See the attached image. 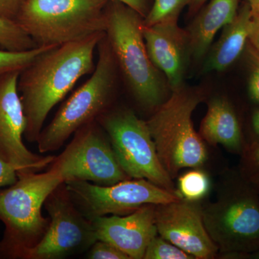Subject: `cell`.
<instances>
[{
	"instance_id": "cell-1",
	"label": "cell",
	"mask_w": 259,
	"mask_h": 259,
	"mask_svg": "<svg viewBox=\"0 0 259 259\" xmlns=\"http://www.w3.org/2000/svg\"><path fill=\"white\" fill-rule=\"evenodd\" d=\"M105 32L48 48L18 78V89L26 119L24 137L37 143L51 110L85 75L95 69L94 55Z\"/></svg>"
},
{
	"instance_id": "cell-2",
	"label": "cell",
	"mask_w": 259,
	"mask_h": 259,
	"mask_svg": "<svg viewBox=\"0 0 259 259\" xmlns=\"http://www.w3.org/2000/svg\"><path fill=\"white\" fill-rule=\"evenodd\" d=\"M105 15V35L120 76L141 107L157 108L165 101L168 84L148 56L144 17L117 0H108Z\"/></svg>"
},
{
	"instance_id": "cell-3",
	"label": "cell",
	"mask_w": 259,
	"mask_h": 259,
	"mask_svg": "<svg viewBox=\"0 0 259 259\" xmlns=\"http://www.w3.org/2000/svg\"><path fill=\"white\" fill-rule=\"evenodd\" d=\"M64 179L48 171L18 175L17 182L0 190V221L5 231L0 240V258L24 259L47 233L50 219L42 207L49 194Z\"/></svg>"
},
{
	"instance_id": "cell-4",
	"label": "cell",
	"mask_w": 259,
	"mask_h": 259,
	"mask_svg": "<svg viewBox=\"0 0 259 259\" xmlns=\"http://www.w3.org/2000/svg\"><path fill=\"white\" fill-rule=\"evenodd\" d=\"M98 61L91 77L62 104L37 144L39 152L57 151L83 126L111 109L120 78L118 67L106 35L97 46Z\"/></svg>"
},
{
	"instance_id": "cell-5",
	"label": "cell",
	"mask_w": 259,
	"mask_h": 259,
	"mask_svg": "<svg viewBox=\"0 0 259 259\" xmlns=\"http://www.w3.org/2000/svg\"><path fill=\"white\" fill-rule=\"evenodd\" d=\"M108 0H25L15 21L37 47L77 41L106 30Z\"/></svg>"
},
{
	"instance_id": "cell-6",
	"label": "cell",
	"mask_w": 259,
	"mask_h": 259,
	"mask_svg": "<svg viewBox=\"0 0 259 259\" xmlns=\"http://www.w3.org/2000/svg\"><path fill=\"white\" fill-rule=\"evenodd\" d=\"M202 100L198 90L183 86L173 91L146 121L160 161L171 178L182 168L198 167L207 160L205 146L192 120Z\"/></svg>"
},
{
	"instance_id": "cell-7",
	"label": "cell",
	"mask_w": 259,
	"mask_h": 259,
	"mask_svg": "<svg viewBox=\"0 0 259 259\" xmlns=\"http://www.w3.org/2000/svg\"><path fill=\"white\" fill-rule=\"evenodd\" d=\"M232 176L221 199L202 209V218L218 250L250 257L259 250V196L241 172Z\"/></svg>"
},
{
	"instance_id": "cell-8",
	"label": "cell",
	"mask_w": 259,
	"mask_h": 259,
	"mask_svg": "<svg viewBox=\"0 0 259 259\" xmlns=\"http://www.w3.org/2000/svg\"><path fill=\"white\" fill-rule=\"evenodd\" d=\"M122 170L131 179H144L174 190L172 178L162 165L146 123L129 109H110L97 120Z\"/></svg>"
},
{
	"instance_id": "cell-9",
	"label": "cell",
	"mask_w": 259,
	"mask_h": 259,
	"mask_svg": "<svg viewBox=\"0 0 259 259\" xmlns=\"http://www.w3.org/2000/svg\"><path fill=\"white\" fill-rule=\"evenodd\" d=\"M49 167L57 171L65 182L87 181L109 186L131 179L122 170L106 133L97 121L76 131Z\"/></svg>"
},
{
	"instance_id": "cell-10",
	"label": "cell",
	"mask_w": 259,
	"mask_h": 259,
	"mask_svg": "<svg viewBox=\"0 0 259 259\" xmlns=\"http://www.w3.org/2000/svg\"><path fill=\"white\" fill-rule=\"evenodd\" d=\"M66 185L76 207L90 221L110 214H130L148 204L157 205L182 199L178 192L162 188L144 179H129L109 186L80 180L69 181Z\"/></svg>"
},
{
	"instance_id": "cell-11",
	"label": "cell",
	"mask_w": 259,
	"mask_h": 259,
	"mask_svg": "<svg viewBox=\"0 0 259 259\" xmlns=\"http://www.w3.org/2000/svg\"><path fill=\"white\" fill-rule=\"evenodd\" d=\"M50 219L41 241L24 259H61L90 249L97 241L93 222L71 198L66 182L53 191L44 204Z\"/></svg>"
},
{
	"instance_id": "cell-12",
	"label": "cell",
	"mask_w": 259,
	"mask_h": 259,
	"mask_svg": "<svg viewBox=\"0 0 259 259\" xmlns=\"http://www.w3.org/2000/svg\"><path fill=\"white\" fill-rule=\"evenodd\" d=\"M20 73L0 75V158L14 167L18 175L42 171L55 158L32 152L24 144L26 119L18 89Z\"/></svg>"
},
{
	"instance_id": "cell-13",
	"label": "cell",
	"mask_w": 259,
	"mask_h": 259,
	"mask_svg": "<svg viewBox=\"0 0 259 259\" xmlns=\"http://www.w3.org/2000/svg\"><path fill=\"white\" fill-rule=\"evenodd\" d=\"M158 234L194 258H213L218 247L210 238L196 202L180 199L155 206Z\"/></svg>"
},
{
	"instance_id": "cell-14",
	"label": "cell",
	"mask_w": 259,
	"mask_h": 259,
	"mask_svg": "<svg viewBox=\"0 0 259 259\" xmlns=\"http://www.w3.org/2000/svg\"><path fill=\"white\" fill-rule=\"evenodd\" d=\"M155 206H143L125 216L112 214L93 220L97 240L118 248L129 259H142L148 244L157 236Z\"/></svg>"
},
{
	"instance_id": "cell-15",
	"label": "cell",
	"mask_w": 259,
	"mask_h": 259,
	"mask_svg": "<svg viewBox=\"0 0 259 259\" xmlns=\"http://www.w3.org/2000/svg\"><path fill=\"white\" fill-rule=\"evenodd\" d=\"M146 50L151 62L165 75L172 92L184 86L191 56L187 30L176 23H159L144 28Z\"/></svg>"
},
{
	"instance_id": "cell-16",
	"label": "cell",
	"mask_w": 259,
	"mask_h": 259,
	"mask_svg": "<svg viewBox=\"0 0 259 259\" xmlns=\"http://www.w3.org/2000/svg\"><path fill=\"white\" fill-rule=\"evenodd\" d=\"M238 8L239 0H210L197 12L186 30L194 60H200L207 55L216 34L235 18Z\"/></svg>"
},
{
	"instance_id": "cell-17",
	"label": "cell",
	"mask_w": 259,
	"mask_h": 259,
	"mask_svg": "<svg viewBox=\"0 0 259 259\" xmlns=\"http://www.w3.org/2000/svg\"><path fill=\"white\" fill-rule=\"evenodd\" d=\"M200 136L210 144H221L232 152L241 153L247 146L234 107L224 97L212 99L201 122Z\"/></svg>"
},
{
	"instance_id": "cell-18",
	"label": "cell",
	"mask_w": 259,
	"mask_h": 259,
	"mask_svg": "<svg viewBox=\"0 0 259 259\" xmlns=\"http://www.w3.org/2000/svg\"><path fill=\"white\" fill-rule=\"evenodd\" d=\"M251 13L245 1L235 18L223 28L221 37L209 49L204 64V72L223 71L241 56L248 42Z\"/></svg>"
},
{
	"instance_id": "cell-19",
	"label": "cell",
	"mask_w": 259,
	"mask_h": 259,
	"mask_svg": "<svg viewBox=\"0 0 259 259\" xmlns=\"http://www.w3.org/2000/svg\"><path fill=\"white\" fill-rule=\"evenodd\" d=\"M37 48L14 20L0 17V49L10 51H26Z\"/></svg>"
},
{
	"instance_id": "cell-20",
	"label": "cell",
	"mask_w": 259,
	"mask_h": 259,
	"mask_svg": "<svg viewBox=\"0 0 259 259\" xmlns=\"http://www.w3.org/2000/svg\"><path fill=\"white\" fill-rule=\"evenodd\" d=\"M192 0H153L149 13L144 19V26L159 23H178L179 17Z\"/></svg>"
},
{
	"instance_id": "cell-21",
	"label": "cell",
	"mask_w": 259,
	"mask_h": 259,
	"mask_svg": "<svg viewBox=\"0 0 259 259\" xmlns=\"http://www.w3.org/2000/svg\"><path fill=\"white\" fill-rule=\"evenodd\" d=\"M209 189L208 177L198 170L187 172L179 180L178 192L186 200L196 202L203 198Z\"/></svg>"
},
{
	"instance_id": "cell-22",
	"label": "cell",
	"mask_w": 259,
	"mask_h": 259,
	"mask_svg": "<svg viewBox=\"0 0 259 259\" xmlns=\"http://www.w3.org/2000/svg\"><path fill=\"white\" fill-rule=\"evenodd\" d=\"M47 47H37L26 51H10L0 49V75L11 72L21 71L28 66L35 57Z\"/></svg>"
},
{
	"instance_id": "cell-23",
	"label": "cell",
	"mask_w": 259,
	"mask_h": 259,
	"mask_svg": "<svg viewBox=\"0 0 259 259\" xmlns=\"http://www.w3.org/2000/svg\"><path fill=\"white\" fill-rule=\"evenodd\" d=\"M144 258L192 259L194 257L157 235L148 244Z\"/></svg>"
},
{
	"instance_id": "cell-24",
	"label": "cell",
	"mask_w": 259,
	"mask_h": 259,
	"mask_svg": "<svg viewBox=\"0 0 259 259\" xmlns=\"http://www.w3.org/2000/svg\"><path fill=\"white\" fill-rule=\"evenodd\" d=\"M245 54L249 67L248 90L250 100L259 105V53L248 42Z\"/></svg>"
},
{
	"instance_id": "cell-25",
	"label": "cell",
	"mask_w": 259,
	"mask_h": 259,
	"mask_svg": "<svg viewBox=\"0 0 259 259\" xmlns=\"http://www.w3.org/2000/svg\"><path fill=\"white\" fill-rule=\"evenodd\" d=\"M241 174L250 180L259 175V142L247 144L242 153Z\"/></svg>"
},
{
	"instance_id": "cell-26",
	"label": "cell",
	"mask_w": 259,
	"mask_h": 259,
	"mask_svg": "<svg viewBox=\"0 0 259 259\" xmlns=\"http://www.w3.org/2000/svg\"><path fill=\"white\" fill-rule=\"evenodd\" d=\"M88 258L90 259H129L128 256L113 245L107 242H96L88 250Z\"/></svg>"
},
{
	"instance_id": "cell-27",
	"label": "cell",
	"mask_w": 259,
	"mask_h": 259,
	"mask_svg": "<svg viewBox=\"0 0 259 259\" xmlns=\"http://www.w3.org/2000/svg\"><path fill=\"white\" fill-rule=\"evenodd\" d=\"M18 179V173L14 167L0 158V188L13 185Z\"/></svg>"
},
{
	"instance_id": "cell-28",
	"label": "cell",
	"mask_w": 259,
	"mask_h": 259,
	"mask_svg": "<svg viewBox=\"0 0 259 259\" xmlns=\"http://www.w3.org/2000/svg\"><path fill=\"white\" fill-rule=\"evenodd\" d=\"M25 0H0V17L14 20Z\"/></svg>"
},
{
	"instance_id": "cell-29",
	"label": "cell",
	"mask_w": 259,
	"mask_h": 259,
	"mask_svg": "<svg viewBox=\"0 0 259 259\" xmlns=\"http://www.w3.org/2000/svg\"><path fill=\"white\" fill-rule=\"evenodd\" d=\"M127 5L146 18L152 6L153 0H117Z\"/></svg>"
},
{
	"instance_id": "cell-30",
	"label": "cell",
	"mask_w": 259,
	"mask_h": 259,
	"mask_svg": "<svg viewBox=\"0 0 259 259\" xmlns=\"http://www.w3.org/2000/svg\"><path fill=\"white\" fill-rule=\"evenodd\" d=\"M248 42L259 53V16H251Z\"/></svg>"
},
{
	"instance_id": "cell-31",
	"label": "cell",
	"mask_w": 259,
	"mask_h": 259,
	"mask_svg": "<svg viewBox=\"0 0 259 259\" xmlns=\"http://www.w3.org/2000/svg\"><path fill=\"white\" fill-rule=\"evenodd\" d=\"M250 127H251L252 139L248 141L250 143L259 142V109L253 112L250 120Z\"/></svg>"
},
{
	"instance_id": "cell-32",
	"label": "cell",
	"mask_w": 259,
	"mask_h": 259,
	"mask_svg": "<svg viewBox=\"0 0 259 259\" xmlns=\"http://www.w3.org/2000/svg\"><path fill=\"white\" fill-rule=\"evenodd\" d=\"M206 2H207V0H192L190 4L189 5L190 13L192 15L197 13V12L205 4Z\"/></svg>"
},
{
	"instance_id": "cell-33",
	"label": "cell",
	"mask_w": 259,
	"mask_h": 259,
	"mask_svg": "<svg viewBox=\"0 0 259 259\" xmlns=\"http://www.w3.org/2000/svg\"><path fill=\"white\" fill-rule=\"evenodd\" d=\"M250 6L251 16H259V0H246Z\"/></svg>"
},
{
	"instance_id": "cell-34",
	"label": "cell",
	"mask_w": 259,
	"mask_h": 259,
	"mask_svg": "<svg viewBox=\"0 0 259 259\" xmlns=\"http://www.w3.org/2000/svg\"><path fill=\"white\" fill-rule=\"evenodd\" d=\"M249 181L253 184V187H254L259 196V175H257L256 177H253V179H251V180Z\"/></svg>"
},
{
	"instance_id": "cell-35",
	"label": "cell",
	"mask_w": 259,
	"mask_h": 259,
	"mask_svg": "<svg viewBox=\"0 0 259 259\" xmlns=\"http://www.w3.org/2000/svg\"><path fill=\"white\" fill-rule=\"evenodd\" d=\"M250 258L259 259V250L250 255Z\"/></svg>"
}]
</instances>
